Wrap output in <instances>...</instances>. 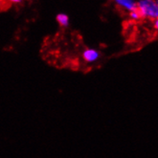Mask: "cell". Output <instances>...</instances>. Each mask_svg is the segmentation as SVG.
<instances>
[{
	"label": "cell",
	"mask_w": 158,
	"mask_h": 158,
	"mask_svg": "<svg viewBox=\"0 0 158 158\" xmlns=\"http://www.w3.org/2000/svg\"><path fill=\"white\" fill-rule=\"evenodd\" d=\"M137 11L141 18L157 19L158 17V2L152 0H141L137 2Z\"/></svg>",
	"instance_id": "6da1fadb"
},
{
	"label": "cell",
	"mask_w": 158,
	"mask_h": 158,
	"mask_svg": "<svg viewBox=\"0 0 158 158\" xmlns=\"http://www.w3.org/2000/svg\"><path fill=\"white\" fill-rule=\"evenodd\" d=\"M99 58H100V53L96 49L87 48L82 53V59L85 60V61H86L88 63L97 61L99 60Z\"/></svg>",
	"instance_id": "7a4b0ae2"
},
{
	"label": "cell",
	"mask_w": 158,
	"mask_h": 158,
	"mask_svg": "<svg viewBox=\"0 0 158 158\" xmlns=\"http://www.w3.org/2000/svg\"><path fill=\"white\" fill-rule=\"evenodd\" d=\"M115 3L129 13L135 11L137 9V2L133 1V0H116Z\"/></svg>",
	"instance_id": "3957f363"
},
{
	"label": "cell",
	"mask_w": 158,
	"mask_h": 158,
	"mask_svg": "<svg viewBox=\"0 0 158 158\" xmlns=\"http://www.w3.org/2000/svg\"><path fill=\"white\" fill-rule=\"evenodd\" d=\"M56 20L61 27H67L69 25V16L64 13L58 14L56 16Z\"/></svg>",
	"instance_id": "277c9868"
},
{
	"label": "cell",
	"mask_w": 158,
	"mask_h": 158,
	"mask_svg": "<svg viewBox=\"0 0 158 158\" xmlns=\"http://www.w3.org/2000/svg\"><path fill=\"white\" fill-rule=\"evenodd\" d=\"M129 17H131V19L134 20V21H138V20L141 19V16H140V15H139L137 9H136L135 11H132V12L129 13Z\"/></svg>",
	"instance_id": "5b68a950"
},
{
	"label": "cell",
	"mask_w": 158,
	"mask_h": 158,
	"mask_svg": "<svg viewBox=\"0 0 158 158\" xmlns=\"http://www.w3.org/2000/svg\"><path fill=\"white\" fill-rule=\"evenodd\" d=\"M153 28H154L155 30H157V29H158V19H155V20H154Z\"/></svg>",
	"instance_id": "8992f818"
},
{
	"label": "cell",
	"mask_w": 158,
	"mask_h": 158,
	"mask_svg": "<svg viewBox=\"0 0 158 158\" xmlns=\"http://www.w3.org/2000/svg\"><path fill=\"white\" fill-rule=\"evenodd\" d=\"M13 3H21L20 0H13Z\"/></svg>",
	"instance_id": "52a82bcc"
}]
</instances>
